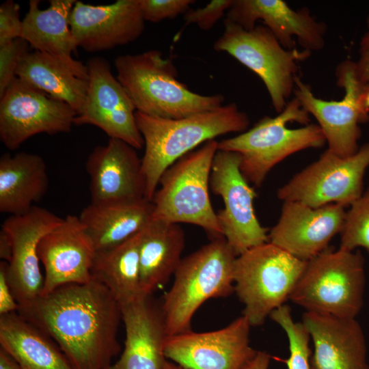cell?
<instances>
[{
	"mask_svg": "<svg viewBox=\"0 0 369 369\" xmlns=\"http://www.w3.org/2000/svg\"><path fill=\"white\" fill-rule=\"evenodd\" d=\"M17 312L53 340L73 369H108L121 351V305L94 279L61 286Z\"/></svg>",
	"mask_w": 369,
	"mask_h": 369,
	"instance_id": "obj_1",
	"label": "cell"
},
{
	"mask_svg": "<svg viewBox=\"0 0 369 369\" xmlns=\"http://www.w3.org/2000/svg\"><path fill=\"white\" fill-rule=\"evenodd\" d=\"M144 141L141 167L146 199L152 202L164 172L197 146L230 133H243L250 121L235 103L178 119H165L135 113Z\"/></svg>",
	"mask_w": 369,
	"mask_h": 369,
	"instance_id": "obj_2",
	"label": "cell"
},
{
	"mask_svg": "<svg viewBox=\"0 0 369 369\" xmlns=\"http://www.w3.org/2000/svg\"><path fill=\"white\" fill-rule=\"evenodd\" d=\"M116 77L132 99L137 111L165 119H178L223 105L221 94L202 95L177 79L176 68L161 51L150 50L118 56Z\"/></svg>",
	"mask_w": 369,
	"mask_h": 369,
	"instance_id": "obj_3",
	"label": "cell"
},
{
	"mask_svg": "<svg viewBox=\"0 0 369 369\" xmlns=\"http://www.w3.org/2000/svg\"><path fill=\"white\" fill-rule=\"evenodd\" d=\"M295 97L275 117L264 116L251 128L218 141V150L239 154L240 169L246 180L260 187L271 169L287 156L326 142L318 124Z\"/></svg>",
	"mask_w": 369,
	"mask_h": 369,
	"instance_id": "obj_4",
	"label": "cell"
},
{
	"mask_svg": "<svg viewBox=\"0 0 369 369\" xmlns=\"http://www.w3.org/2000/svg\"><path fill=\"white\" fill-rule=\"evenodd\" d=\"M236 258L223 236L182 258L161 303L167 336L191 330L192 318L204 302L234 292Z\"/></svg>",
	"mask_w": 369,
	"mask_h": 369,
	"instance_id": "obj_5",
	"label": "cell"
},
{
	"mask_svg": "<svg viewBox=\"0 0 369 369\" xmlns=\"http://www.w3.org/2000/svg\"><path fill=\"white\" fill-rule=\"evenodd\" d=\"M217 150L218 141H208L164 172L152 200L153 219L197 226L212 238L223 236L208 191Z\"/></svg>",
	"mask_w": 369,
	"mask_h": 369,
	"instance_id": "obj_6",
	"label": "cell"
},
{
	"mask_svg": "<svg viewBox=\"0 0 369 369\" xmlns=\"http://www.w3.org/2000/svg\"><path fill=\"white\" fill-rule=\"evenodd\" d=\"M365 286L361 253L328 247L307 261L289 299L306 311L355 318L364 304Z\"/></svg>",
	"mask_w": 369,
	"mask_h": 369,
	"instance_id": "obj_7",
	"label": "cell"
},
{
	"mask_svg": "<svg viewBox=\"0 0 369 369\" xmlns=\"http://www.w3.org/2000/svg\"><path fill=\"white\" fill-rule=\"evenodd\" d=\"M306 265L307 261L270 242L236 256L234 289L244 305L242 315L251 327L262 325L273 310L290 299Z\"/></svg>",
	"mask_w": 369,
	"mask_h": 369,
	"instance_id": "obj_8",
	"label": "cell"
},
{
	"mask_svg": "<svg viewBox=\"0 0 369 369\" xmlns=\"http://www.w3.org/2000/svg\"><path fill=\"white\" fill-rule=\"evenodd\" d=\"M224 31L213 48L226 52L255 72L263 81L275 110L281 113L295 88L298 63L310 51L285 49L265 26L247 30L225 18Z\"/></svg>",
	"mask_w": 369,
	"mask_h": 369,
	"instance_id": "obj_9",
	"label": "cell"
},
{
	"mask_svg": "<svg viewBox=\"0 0 369 369\" xmlns=\"http://www.w3.org/2000/svg\"><path fill=\"white\" fill-rule=\"evenodd\" d=\"M368 167L369 143L346 157L327 149L280 187L277 196L283 202H299L312 208L331 204L350 206L364 192Z\"/></svg>",
	"mask_w": 369,
	"mask_h": 369,
	"instance_id": "obj_10",
	"label": "cell"
},
{
	"mask_svg": "<svg viewBox=\"0 0 369 369\" xmlns=\"http://www.w3.org/2000/svg\"><path fill=\"white\" fill-rule=\"evenodd\" d=\"M338 85L344 90L340 100H325L316 97L310 87L297 76L294 92L302 107L317 120L328 150L342 156H350L359 150L361 136L359 124L369 120V111L364 104L366 87L357 79L354 62H342L336 69Z\"/></svg>",
	"mask_w": 369,
	"mask_h": 369,
	"instance_id": "obj_11",
	"label": "cell"
},
{
	"mask_svg": "<svg viewBox=\"0 0 369 369\" xmlns=\"http://www.w3.org/2000/svg\"><path fill=\"white\" fill-rule=\"evenodd\" d=\"M240 161L238 154L218 150L210 177V188L224 204L217 213L223 236L236 256L269 242L268 229L260 224L254 208L257 193L241 172Z\"/></svg>",
	"mask_w": 369,
	"mask_h": 369,
	"instance_id": "obj_12",
	"label": "cell"
},
{
	"mask_svg": "<svg viewBox=\"0 0 369 369\" xmlns=\"http://www.w3.org/2000/svg\"><path fill=\"white\" fill-rule=\"evenodd\" d=\"M77 115L66 102L16 77L0 97L1 141L15 150L38 134L68 133Z\"/></svg>",
	"mask_w": 369,
	"mask_h": 369,
	"instance_id": "obj_13",
	"label": "cell"
},
{
	"mask_svg": "<svg viewBox=\"0 0 369 369\" xmlns=\"http://www.w3.org/2000/svg\"><path fill=\"white\" fill-rule=\"evenodd\" d=\"M251 327L242 315L217 330L167 336L165 355L187 369H245L258 351L250 345Z\"/></svg>",
	"mask_w": 369,
	"mask_h": 369,
	"instance_id": "obj_14",
	"label": "cell"
},
{
	"mask_svg": "<svg viewBox=\"0 0 369 369\" xmlns=\"http://www.w3.org/2000/svg\"><path fill=\"white\" fill-rule=\"evenodd\" d=\"M90 81L85 101L76 115L75 125L89 124L103 131L136 150L144 141L135 118V106L128 92L111 70L109 62L94 57L87 64Z\"/></svg>",
	"mask_w": 369,
	"mask_h": 369,
	"instance_id": "obj_15",
	"label": "cell"
},
{
	"mask_svg": "<svg viewBox=\"0 0 369 369\" xmlns=\"http://www.w3.org/2000/svg\"><path fill=\"white\" fill-rule=\"evenodd\" d=\"M62 220L49 210L34 206L23 215L10 216L2 223L1 230L12 244L6 274L18 304L17 312L27 308L42 295L44 276L40 268L38 244Z\"/></svg>",
	"mask_w": 369,
	"mask_h": 369,
	"instance_id": "obj_16",
	"label": "cell"
},
{
	"mask_svg": "<svg viewBox=\"0 0 369 369\" xmlns=\"http://www.w3.org/2000/svg\"><path fill=\"white\" fill-rule=\"evenodd\" d=\"M96 250L79 216L69 215L40 241L38 254L44 269L42 295L68 284L91 282Z\"/></svg>",
	"mask_w": 369,
	"mask_h": 369,
	"instance_id": "obj_17",
	"label": "cell"
},
{
	"mask_svg": "<svg viewBox=\"0 0 369 369\" xmlns=\"http://www.w3.org/2000/svg\"><path fill=\"white\" fill-rule=\"evenodd\" d=\"M344 208L336 204L312 208L299 202H284L278 221L269 232V242L308 261L327 249L333 237L340 234Z\"/></svg>",
	"mask_w": 369,
	"mask_h": 369,
	"instance_id": "obj_18",
	"label": "cell"
},
{
	"mask_svg": "<svg viewBox=\"0 0 369 369\" xmlns=\"http://www.w3.org/2000/svg\"><path fill=\"white\" fill-rule=\"evenodd\" d=\"M70 26L78 47L94 53L135 41L145 28L141 0L94 5L76 1Z\"/></svg>",
	"mask_w": 369,
	"mask_h": 369,
	"instance_id": "obj_19",
	"label": "cell"
},
{
	"mask_svg": "<svg viewBox=\"0 0 369 369\" xmlns=\"http://www.w3.org/2000/svg\"><path fill=\"white\" fill-rule=\"evenodd\" d=\"M91 202L138 200L146 198L141 159L136 149L110 138L94 148L85 163Z\"/></svg>",
	"mask_w": 369,
	"mask_h": 369,
	"instance_id": "obj_20",
	"label": "cell"
},
{
	"mask_svg": "<svg viewBox=\"0 0 369 369\" xmlns=\"http://www.w3.org/2000/svg\"><path fill=\"white\" fill-rule=\"evenodd\" d=\"M226 18L247 30L261 20L287 50L296 49L294 36L310 52L325 45V24L316 21L307 8L295 10L282 0H234Z\"/></svg>",
	"mask_w": 369,
	"mask_h": 369,
	"instance_id": "obj_21",
	"label": "cell"
},
{
	"mask_svg": "<svg viewBox=\"0 0 369 369\" xmlns=\"http://www.w3.org/2000/svg\"><path fill=\"white\" fill-rule=\"evenodd\" d=\"M302 323L314 345L311 369H369L366 338L355 318L305 311Z\"/></svg>",
	"mask_w": 369,
	"mask_h": 369,
	"instance_id": "obj_22",
	"label": "cell"
},
{
	"mask_svg": "<svg viewBox=\"0 0 369 369\" xmlns=\"http://www.w3.org/2000/svg\"><path fill=\"white\" fill-rule=\"evenodd\" d=\"M126 330L124 348L119 359L108 369H165L167 337L161 303L141 295L121 305Z\"/></svg>",
	"mask_w": 369,
	"mask_h": 369,
	"instance_id": "obj_23",
	"label": "cell"
},
{
	"mask_svg": "<svg viewBox=\"0 0 369 369\" xmlns=\"http://www.w3.org/2000/svg\"><path fill=\"white\" fill-rule=\"evenodd\" d=\"M16 76L66 102L77 114L83 107L90 81L88 68L72 57L28 51L22 58Z\"/></svg>",
	"mask_w": 369,
	"mask_h": 369,
	"instance_id": "obj_24",
	"label": "cell"
},
{
	"mask_svg": "<svg viewBox=\"0 0 369 369\" xmlns=\"http://www.w3.org/2000/svg\"><path fill=\"white\" fill-rule=\"evenodd\" d=\"M184 232L178 223L152 218L139 232L141 294L151 296L174 276L182 258Z\"/></svg>",
	"mask_w": 369,
	"mask_h": 369,
	"instance_id": "obj_25",
	"label": "cell"
},
{
	"mask_svg": "<svg viewBox=\"0 0 369 369\" xmlns=\"http://www.w3.org/2000/svg\"><path fill=\"white\" fill-rule=\"evenodd\" d=\"M153 205L138 200L91 202L79 217L96 251L116 246L139 233L152 218Z\"/></svg>",
	"mask_w": 369,
	"mask_h": 369,
	"instance_id": "obj_26",
	"label": "cell"
},
{
	"mask_svg": "<svg viewBox=\"0 0 369 369\" xmlns=\"http://www.w3.org/2000/svg\"><path fill=\"white\" fill-rule=\"evenodd\" d=\"M49 187L46 163L38 154L8 153L0 159V212L11 215L30 210Z\"/></svg>",
	"mask_w": 369,
	"mask_h": 369,
	"instance_id": "obj_27",
	"label": "cell"
},
{
	"mask_svg": "<svg viewBox=\"0 0 369 369\" xmlns=\"http://www.w3.org/2000/svg\"><path fill=\"white\" fill-rule=\"evenodd\" d=\"M0 345L23 369H73L53 340L17 312L0 316Z\"/></svg>",
	"mask_w": 369,
	"mask_h": 369,
	"instance_id": "obj_28",
	"label": "cell"
},
{
	"mask_svg": "<svg viewBox=\"0 0 369 369\" xmlns=\"http://www.w3.org/2000/svg\"><path fill=\"white\" fill-rule=\"evenodd\" d=\"M75 0H51L46 9H40L38 0H30L23 19L20 38L40 52L72 57L78 47L70 26Z\"/></svg>",
	"mask_w": 369,
	"mask_h": 369,
	"instance_id": "obj_29",
	"label": "cell"
},
{
	"mask_svg": "<svg viewBox=\"0 0 369 369\" xmlns=\"http://www.w3.org/2000/svg\"><path fill=\"white\" fill-rule=\"evenodd\" d=\"M139 232L116 246L97 251L93 261V279L106 286L120 305L141 295Z\"/></svg>",
	"mask_w": 369,
	"mask_h": 369,
	"instance_id": "obj_30",
	"label": "cell"
},
{
	"mask_svg": "<svg viewBox=\"0 0 369 369\" xmlns=\"http://www.w3.org/2000/svg\"><path fill=\"white\" fill-rule=\"evenodd\" d=\"M269 318L285 331L289 343V357L282 359L288 369H311L310 336L302 322H295L290 308L284 304L273 310Z\"/></svg>",
	"mask_w": 369,
	"mask_h": 369,
	"instance_id": "obj_31",
	"label": "cell"
},
{
	"mask_svg": "<svg viewBox=\"0 0 369 369\" xmlns=\"http://www.w3.org/2000/svg\"><path fill=\"white\" fill-rule=\"evenodd\" d=\"M358 247L369 253V187L350 206L340 232L339 249L354 251Z\"/></svg>",
	"mask_w": 369,
	"mask_h": 369,
	"instance_id": "obj_32",
	"label": "cell"
},
{
	"mask_svg": "<svg viewBox=\"0 0 369 369\" xmlns=\"http://www.w3.org/2000/svg\"><path fill=\"white\" fill-rule=\"evenodd\" d=\"M28 42L21 38L0 46V97L12 81L23 56L28 52Z\"/></svg>",
	"mask_w": 369,
	"mask_h": 369,
	"instance_id": "obj_33",
	"label": "cell"
},
{
	"mask_svg": "<svg viewBox=\"0 0 369 369\" xmlns=\"http://www.w3.org/2000/svg\"><path fill=\"white\" fill-rule=\"evenodd\" d=\"M194 0H141V12L145 21L159 23L185 14Z\"/></svg>",
	"mask_w": 369,
	"mask_h": 369,
	"instance_id": "obj_34",
	"label": "cell"
},
{
	"mask_svg": "<svg viewBox=\"0 0 369 369\" xmlns=\"http://www.w3.org/2000/svg\"><path fill=\"white\" fill-rule=\"evenodd\" d=\"M234 0H212L204 7L189 9L184 14V25L195 24L202 30L213 27L230 8Z\"/></svg>",
	"mask_w": 369,
	"mask_h": 369,
	"instance_id": "obj_35",
	"label": "cell"
},
{
	"mask_svg": "<svg viewBox=\"0 0 369 369\" xmlns=\"http://www.w3.org/2000/svg\"><path fill=\"white\" fill-rule=\"evenodd\" d=\"M20 5L8 0L0 6V46L20 38L23 20L20 18Z\"/></svg>",
	"mask_w": 369,
	"mask_h": 369,
	"instance_id": "obj_36",
	"label": "cell"
},
{
	"mask_svg": "<svg viewBox=\"0 0 369 369\" xmlns=\"http://www.w3.org/2000/svg\"><path fill=\"white\" fill-rule=\"evenodd\" d=\"M6 266V262H0V316L16 312L18 309L8 281Z\"/></svg>",
	"mask_w": 369,
	"mask_h": 369,
	"instance_id": "obj_37",
	"label": "cell"
},
{
	"mask_svg": "<svg viewBox=\"0 0 369 369\" xmlns=\"http://www.w3.org/2000/svg\"><path fill=\"white\" fill-rule=\"evenodd\" d=\"M359 58L355 64V72L359 81L366 87L369 86V31L361 38Z\"/></svg>",
	"mask_w": 369,
	"mask_h": 369,
	"instance_id": "obj_38",
	"label": "cell"
},
{
	"mask_svg": "<svg viewBox=\"0 0 369 369\" xmlns=\"http://www.w3.org/2000/svg\"><path fill=\"white\" fill-rule=\"evenodd\" d=\"M271 358V356L266 352L258 351L245 369H268Z\"/></svg>",
	"mask_w": 369,
	"mask_h": 369,
	"instance_id": "obj_39",
	"label": "cell"
},
{
	"mask_svg": "<svg viewBox=\"0 0 369 369\" xmlns=\"http://www.w3.org/2000/svg\"><path fill=\"white\" fill-rule=\"evenodd\" d=\"M12 256V244L9 236L3 230L0 232V258L9 262Z\"/></svg>",
	"mask_w": 369,
	"mask_h": 369,
	"instance_id": "obj_40",
	"label": "cell"
},
{
	"mask_svg": "<svg viewBox=\"0 0 369 369\" xmlns=\"http://www.w3.org/2000/svg\"><path fill=\"white\" fill-rule=\"evenodd\" d=\"M0 369H23L18 362L3 348H0Z\"/></svg>",
	"mask_w": 369,
	"mask_h": 369,
	"instance_id": "obj_41",
	"label": "cell"
},
{
	"mask_svg": "<svg viewBox=\"0 0 369 369\" xmlns=\"http://www.w3.org/2000/svg\"><path fill=\"white\" fill-rule=\"evenodd\" d=\"M165 369H187V368H184L173 361L167 360L165 366Z\"/></svg>",
	"mask_w": 369,
	"mask_h": 369,
	"instance_id": "obj_42",
	"label": "cell"
},
{
	"mask_svg": "<svg viewBox=\"0 0 369 369\" xmlns=\"http://www.w3.org/2000/svg\"><path fill=\"white\" fill-rule=\"evenodd\" d=\"M364 104L365 107L369 111V86L366 87L364 94Z\"/></svg>",
	"mask_w": 369,
	"mask_h": 369,
	"instance_id": "obj_43",
	"label": "cell"
},
{
	"mask_svg": "<svg viewBox=\"0 0 369 369\" xmlns=\"http://www.w3.org/2000/svg\"><path fill=\"white\" fill-rule=\"evenodd\" d=\"M367 24H368V31H369V16H368V20H367Z\"/></svg>",
	"mask_w": 369,
	"mask_h": 369,
	"instance_id": "obj_44",
	"label": "cell"
}]
</instances>
